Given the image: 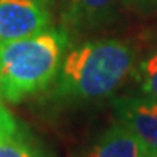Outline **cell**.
I'll use <instances>...</instances> for the list:
<instances>
[{
  "mask_svg": "<svg viewBox=\"0 0 157 157\" xmlns=\"http://www.w3.org/2000/svg\"><path fill=\"white\" fill-rule=\"evenodd\" d=\"M0 103H2V98H0Z\"/></svg>",
  "mask_w": 157,
  "mask_h": 157,
  "instance_id": "9c48e42d",
  "label": "cell"
},
{
  "mask_svg": "<svg viewBox=\"0 0 157 157\" xmlns=\"http://www.w3.org/2000/svg\"><path fill=\"white\" fill-rule=\"evenodd\" d=\"M50 21L44 0H0V44L45 32Z\"/></svg>",
  "mask_w": 157,
  "mask_h": 157,
  "instance_id": "3957f363",
  "label": "cell"
},
{
  "mask_svg": "<svg viewBox=\"0 0 157 157\" xmlns=\"http://www.w3.org/2000/svg\"><path fill=\"white\" fill-rule=\"evenodd\" d=\"M114 111L138 140L144 157H157V101L147 96L116 99Z\"/></svg>",
  "mask_w": 157,
  "mask_h": 157,
  "instance_id": "277c9868",
  "label": "cell"
},
{
  "mask_svg": "<svg viewBox=\"0 0 157 157\" xmlns=\"http://www.w3.org/2000/svg\"><path fill=\"white\" fill-rule=\"evenodd\" d=\"M116 0H67L64 19L71 27H87L108 18Z\"/></svg>",
  "mask_w": 157,
  "mask_h": 157,
  "instance_id": "52a82bcc",
  "label": "cell"
},
{
  "mask_svg": "<svg viewBox=\"0 0 157 157\" xmlns=\"http://www.w3.org/2000/svg\"><path fill=\"white\" fill-rule=\"evenodd\" d=\"M133 67V52L124 42L106 39L72 48L61 63L53 96L90 101L112 95Z\"/></svg>",
  "mask_w": 157,
  "mask_h": 157,
  "instance_id": "6da1fadb",
  "label": "cell"
},
{
  "mask_svg": "<svg viewBox=\"0 0 157 157\" xmlns=\"http://www.w3.org/2000/svg\"><path fill=\"white\" fill-rule=\"evenodd\" d=\"M85 157H144L135 135L124 124L106 128Z\"/></svg>",
  "mask_w": 157,
  "mask_h": 157,
  "instance_id": "5b68a950",
  "label": "cell"
},
{
  "mask_svg": "<svg viewBox=\"0 0 157 157\" xmlns=\"http://www.w3.org/2000/svg\"><path fill=\"white\" fill-rule=\"evenodd\" d=\"M44 2H48V0H44Z\"/></svg>",
  "mask_w": 157,
  "mask_h": 157,
  "instance_id": "30bf717a",
  "label": "cell"
},
{
  "mask_svg": "<svg viewBox=\"0 0 157 157\" xmlns=\"http://www.w3.org/2000/svg\"><path fill=\"white\" fill-rule=\"evenodd\" d=\"M0 157H39L16 119L0 103Z\"/></svg>",
  "mask_w": 157,
  "mask_h": 157,
  "instance_id": "8992f818",
  "label": "cell"
},
{
  "mask_svg": "<svg viewBox=\"0 0 157 157\" xmlns=\"http://www.w3.org/2000/svg\"><path fill=\"white\" fill-rule=\"evenodd\" d=\"M141 88L147 98L157 101V53L141 64Z\"/></svg>",
  "mask_w": 157,
  "mask_h": 157,
  "instance_id": "ba28073f",
  "label": "cell"
},
{
  "mask_svg": "<svg viewBox=\"0 0 157 157\" xmlns=\"http://www.w3.org/2000/svg\"><path fill=\"white\" fill-rule=\"evenodd\" d=\"M66 44L61 31L0 44V98L19 103L45 90L58 77Z\"/></svg>",
  "mask_w": 157,
  "mask_h": 157,
  "instance_id": "7a4b0ae2",
  "label": "cell"
}]
</instances>
